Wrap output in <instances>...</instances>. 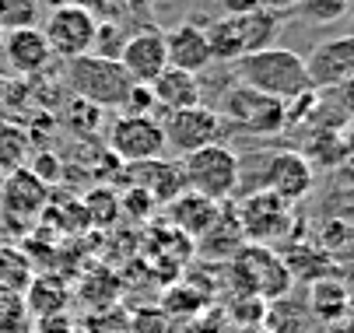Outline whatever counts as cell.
I'll list each match as a JSON object with an SVG mask.
<instances>
[{"instance_id":"1","label":"cell","mask_w":354,"mask_h":333,"mask_svg":"<svg viewBox=\"0 0 354 333\" xmlns=\"http://www.w3.org/2000/svg\"><path fill=\"white\" fill-rule=\"evenodd\" d=\"M235 77H239V84H249L281 102H291L298 95L313 91L309 74H306V57L295 50H284V46H267V50L239 57Z\"/></svg>"},{"instance_id":"2","label":"cell","mask_w":354,"mask_h":333,"mask_svg":"<svg viewBox=\"0 0 354 333\" xmlns=\"http://www.w3.org/2000/svg\"><path fill=\"white\" fill-rule=\"evenodd\" d=\"M179 169H183L186 189H193V193L207 197L214 204H228L235 197V189L242 186V158L228 144H221V140L183 155Z\"/></svg>"},{"instance_id":"3","label":"cell","mask_w":354,"mask_h":333,"mask_svg":"<svg viewBox=\"0 0 354 333\" xmlns=\"http://www.w3.org/2000/svg\"><path fill=\"white\" fill-rule=\"evenodd\" d=\"M232 280L239 295L260 298V302H277L295 288V277L284 267V256H277L270 246H239V253L232 256Z\"/></svg>"},{"instance_id":"4","label":"cell","mask_w":354,"mask_h":333,"mask_svg":"<svg viewBox=\"0 0 354 333\" xmlns=\"http://www.w3.org/2000/svg\"><path fill=\"white\" fill-rule=\"evenodd\" d=\"M64 81L74 91V99H84V102H91L98 109H120L123 99H127V91H130V84H133L130 74L120 67V60L95 57V53L67 60Z\"/></svg>"},{"instance_id":"5","label":"cell","mask_w":354,"mask_h":333,"mask_svg":"<svg viewBox=\"0 0 354 333\" xmlns=\"http://www.w3.org/2000/svg\"><path fill=\"white\" fill-rule=\"evenodd\" d=\"M218 113H221L225 126H235L252 137H274L284 130V102L270 99V95L249 88V84H235L225 95Z\"/></svg>"},{"instance_id":"6","label":"cell","mask_w":354,"mask_h":333,"mask_svg":"<svg viewBox=\"0 0 354 333\" xmlns=\"http://www.w3.org/2000/svg\"><path fill=\"white\" fill-rule=\"evenodd\" d=\"M106 148L116 162L137 165L165 155V130L158 116H127L120 113L106 133Z\"/></svg>"},{"instance_id":"7","label":"cell","mask_w":354,"mask_h":333,"mask_svg":"<svg viewBox=\"0 0 354 333\" xmlns=\"http://www.w3.org/2000/svg\"><path fill=\"white\" fill-rule=\"evenodd\" d=\"M95 32H98V18L84 4L53 8V11H49V18H46V25H42V35L49 42V50H53V57H60L64 64L91 53Z\"/></svg>"},{"instance_id":"8","label":"cell","mask_w":354,"mask_h":333,"mask_svg":"<svg viewBox=\"0 0 354 333\" xmlns=\"http://www.w3.org/2000/svg\"><path fill=\"white\" fill-rule=\"evenodd\" d=\"M235 218L242 225L245 242H252V246H270L291 231V204L277 200L267 189L245 193L235 207Z\"/></svg>"},{"instance_id":"9","label":"cell","mask_w":354,"mask_h":333,"mask_svg":"<svg viewBox=\"0 0 354 333\" xmlns=\"http://www.w3.org/2000/svg\"><path fill=\"white\" fill-rule=\"evenodd\" d=\"M162 130H165V148H172L176 155H189L207 144H218L225 137V120L211 106H189V109L165 113Z\"/></svg>"},{"instance_id":"10","label":"cell","mask_w":354,"mask_h":333,"mask_svg":"<svg viewBox=\"0 0 354 333\" xmlns=\"http://www.w3.org/2000/svg\"><path fill=\"white\" fill-rule=\"evenodd\" d=\"M316 175H313V162L301 151H277L263 162L260 175H257V189H267L284 204H298L301 197H309Z\"/></svg>"},{"instance_id":"11","label":"cell","mask_w":354,"mask_h":333,"mask_svg":"<svg viewBox=\"0 0 354 333\" xmlns=\"http://www.w3.org/2000/svg\"><path fill=\"white\" fill-rule=\"evenodd\" d=\"M306 74H309L313 91L340 88L347 77H354V39L337 35L313 46V53L306 57Z\"/></svg>"},{"instance_id":"12","label":"cell","mask_w":354,"mask_h":333,"mask_svg":"<svg viewBox=\"0 0 354 333\" xmlns=\"http://www.w3.org/2000/svg\"><path fill=\"white\" fill-rule=\"evenodd\" d=\"M120 67L130 74L133 84H151L165 67H169V57H165V32L162 28H140L133 32L123 50H120Z\"/></svg>"},{"instance_id":"13","label":"cell","mask_w":354,"mask_h":333,"mask_svg":"<svg viewBox=\"0 0 354 333\" xmlns=\"http://www.w3.org/2000/svg\"><path fill=\"white\" fill-rule=\"evenodd\" d=\"M165 57H169V67H176V70H189V74L207 70L214 60H211L204 25L179 21L176 28H169L165 32Z\"/></svg>"},{"instance_id":"14","label":"cell","mask_w":354,"mask_h":333,"mask_svg":"<svg viewBox=\"0 0 354 333\" xmlns=\"http://www.w3.org/2000/svg\"><path fill=\"white\" fill-rule=\"evenodd\" d=\"M0 57L15 74H42L53 64V50L42 35V28H18V32H4L0 42Z\"/></svg>"},{"instance_id":"15","label":"cell","mask_w":354,"mask_h":333,"mask_svg":"<svg viewBox=\"0 0 354 333\" xmlns=\"http://www.w3.org/2000/svg\"><path fill=\"white\" fill-rule=\"evenodd\" d=\"M130 186L144 189V193L155 200V204H162V207H165L169 200H176L183 189H186L179 162H169L165 155H162V158H151V162L130 165Z\"/></svg>"},{"instance_id":"16","label":"cell","mask_w":354,"mask_h":333,"mask_svg":"<svg viewBox=\"0 0 354 333\" xmlns=\"http://www.w3.org/2000/svg\"><path fill=\"white\" fill-rule=\"evenodd\" d=\"M4 211L11 218H21V221H32L42 214L46 200H49V182H42L32 169H15L8 179H4Z\"/></svg>"},{"instance_id":"17","label":"cell","mask_w":354,"mask_h":333,"mask_svg":"<svg viewBox=\"0 0 354 333\" xmlns=\"http://www.w3.org/2000/svg\"><path fill=\"white\" fill-rule=\"evenodd\" d=\"M218 214H221V204H214V200H207V197L193 193V189H183L176 200L165 204V218H169V225H172L176 231H183L186 239H193V242L214 225Z\"/></svg>"},{"instance_id":"18","label":"cell","mask_w":354,"mask_h":333,"mask_svg":"<svg viewBox=\"0 0 354 333\" xmlns=\"http://www.w3.org/2000/svg\"><path fill=\"white\" fill-rule=\"evenodd\" d=\"M151 95L162 113H176V109H189V106H204V88L200 77L189 70H176L165 67L155 81H151Z\"/></svg>"},{"instance_id":"19","label":"cell","mask_w":354,"mask_h":333,"mask_svg":"<svg viewBox=\"0 0 354 333\" xmlns=\"http://www.w3.org/2000/svg\"><path fill=\"white\" fill-rule=\"evenodd\" d=\"M319 323H333V319H340V316H347L351 312V292H347V284L340 280V277H333V274H326V277H316L313 284H309V305H306Z\"/></svg>"},{"instance_id":"20","label":"cell","mask_w":354,"mask_h":333,"mask_svg":"<svg viewBox=\"0 0 354 333\" xmlns=\"http://www.w3.org/2000/svg\"><path fill=\"white\" fill-rule=\"evenodd\" d=\"M200 249H204L207 256H235L239 246H245V235H242V225L235 218V207L232 204H221V214L214 218V225L200 235Z\"/></svg>"},{"instance_id":"21","label":"cell","mask_w":354,"mask_h":333,"mask_svg":"<svg viewBox=\"0 0 354 333\" xmlns=\"http://www.w3.org/2000/svg\"><path fill=\"white\" fill-rule=\"evenodd\" d=\"M281 18H284V15H274V11H245V15H232L235 32H239V42H242V57H245V53H257V50H267V46H274V39H277V32H281Z\"/></svg>"},{"instance_id":"22","label":"cell","mask_w":354,"mask_h":333,"mask_svg":"<svg viewBox=\"0 0 354 333\" xmlns=\"http://www.w3.org/2000/svg\"><path fill=\"white\" fill-rule=\"evenodd\" d=\"M25 292H28V312L39 316V319H53L67 305V288L53 277H39V280L32 277V284Z\"/></svg>"},{"instance_id":"23","label":"cell","mask_w":354,"mask_h":333,"mask_svg":"<svg viewBox=\"0 0 354 333\" xmlns=\"http://www.w3.org/2000/svg\"><path fill=\"white\" fill-rule=\"evenodd\" d=\"M32 284V260L18 246H0V292L21 295Z\"/></svg>"},{"instance_id":"24","label":"cell","mask_w":354,"mask_h":333,"mask_svg":"<svg viewBox=\"0 0 354 333\" xmlns=\"http://www.w3.org/2000/svg\"><path fill=\"white\" fill-rule=\"evenodd\" d=\"M42 0H0V28L18 32V28H39Z\"/></svg>"},{"instance_id":"25","label":"cell","mask_w":354,"mask_h":333,"mask_svg":"<svg viewBox=\"0 0 354 333\" xmlns=\"http://www.w3.org/2000/svg\"><path fill=\"white\" fill-rule=\"evenodd\" d=\"M295 11L309 25H330V21H340L351 11V0H298Z\"/></svg>"},{"instance_id":"26","label":"cell","mask_w":354,"mask_h":333,"mask_svg":"<svg viewBox=\"0 0 354 333\" xmlns=\"http://www.w3.org/2000/svg\"><path fill=\"white\" fill-rule=\"evenodd\" d=\"M207 305V295L196 288H169L165 292V312H183V316H196L200 309Z\"/></svg>"},{"instance_id":"27","label":"cell","mask_w":354,"mask_h":333,"mask_svg":"<svg viewBox=\"0 0 354 333\" xmlns=\"http://www.w3.org/2000/svg\"><path fill=\"white\" fill-rule=\"evenodd\" d=\"M155 109H158V102L151 95V84H130L127 99L120 106V113H127V116H155Z\"/></svg>"},{"instance_id":"28","label":"cell","mask_w":354,"mask_h":333,"mask_svg":"<svg viewBox=\"0 0 354 333\" xmlns=\"http://www.w3.org/2000/svg\"><path fill=\"white\" fill-rule=\"evenodd\" d=\"M98 120H102V109L84 102V99H74L71 109H67V123L74 126V133H91L98 130Z\"/></svg>"},{"instance_id":"29","label":"cell","mask_w":354,"mask_h":333,"mask_svg":"<svg viewBox=\"0 0 354 333\" xmlns=\"http://www.w3.org/2000/svg\"><path fill=\"white\" fill-rule=\"evenodd\" d=\"M337 91H340V99H344V106H347V109L354 113V77H347V81H344V84L337 88Z\"/></svg>"},{"instance_id":"30","label":"cell","mask_w":354,"mask_h":333,"mask_svg":"<svg viewBox=\"0 0 354 333\" xmlns=\"http://www.w3.org/2000/svg\"><path fill=\"white\" fill-rule=\"evenodd\" d=\"M64 4H74V0H42V8H49V11H53V8H64Z\"/></svg>"},{"instance_id":"31","label":"cell","mask_w":354,"mask_h":333,"mask_svg":"<svg viewBox=\"0 0 354 333\" xmlns=\"http://www.w3.org/2000/svg\"><path fill=\"white\" fill-rule=\"evenodd\" d=\"M242 333H274V330H267V326L260 323V326H249V330H242Z\"/></svg>"},{"instance_id":"32","label":"cell","mask_w":354,"mask_h":333,"mask_svg":"<svg viewBox=\"0 0 354 333\" xmlns=\"http://www.w3.org/2000/svg\"><path fill=\"white\" fill-rule=\"evenodd\" d=\"M347 35H351V39H354V21H351V32H347Z\"/></svg>"},{"instance_id":"33","label":"cell","mask_w":354,"mask_h":333,"mask_svg":"<svg viewBox=\"0 0 354 333\" xmlns=\"http://www.w3.org/2000/svg\"><path fill=\"white\" fill-rule=\"evenodd\" d=\"M0 42H4V28H0Z\"/></svg>"}]
</instances>
